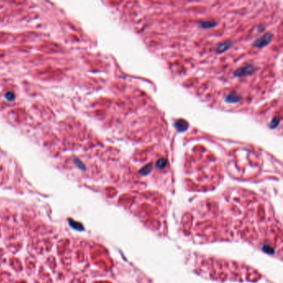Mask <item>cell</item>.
<instances>
[{
  "mask_svg": "<svg viewBox=\"0 0 283 283\" xmlns=\"http://www.w3.org/2000/svg\"><path fill=\"white\" fill-rule=\"evenodd\" d=\"M231 46V42H226L224 43H221L218 46V52H223L224 51H226L227 49H228Z\"/></svg>",
  "mask_w": 283,
  "mask_h": 283,
  "instance_id": "5",
  "label": "cell"
},
{
  "mask_svg": "<svg viewBox=\"0 0 283 283\" xmlns=\"http://www.w3.org/2000/svg\"><path fill=\"white\" fill-rule=\"evenodd\" d=\"M272 38V35L271 33H267L264 36L259 38L258 39H257L254 42V46L257 47H262L267 46L268 43L270 42V41Z\"/></svg>",
  "mask_w": 283,
  "mask_h": 283,
  "instance_id": "1",
  "label": "cell"
},
{
  "mask_svg": "<svg viewBox=\"0 0 283 283\" xmlns=\"http://www.w3.org/2000/svg\"><path fill=\"white\" fill-rule=\"evenodd\" d=\"M278 122H279V120L278 119H274L273 121H272V123L270 126H272V127H276V126L278 125Z\"/></svg>",
  "mask_w": 283,
  "mask_h": 283,
  "instance_id": "11",
  "label": "cell"
},
{
  "mask_svg": "<svg viewBox=\"0 0 283 283\" xmlns=\"http://www.w3.org/2000/svg\"><path fill=\"white\" fill-rule=\"evenodd\" d=\"M149 169H151V165H147V166H145L144 169H142V170L140 171V173H147L148 172H149Z\"/></svg>",
  "mask_w": 283,
  "mask_h": 283,
  "instance_id": "10",
  "label": "cell"
},
{
  "mask_svg": "<svg viewBox=\"0 0 283 283\" xmlns=\"http://www.w3.org/2000/svg\"><path fill=\"white\" fill-rule=\"evenodd\" d=\"M69 224L71 225V227H72L73 228L77 229V230H83V226L78 223V222H76V221L71 220V219H69Z\"/></svg>",
  "mask_w": 283,
  "mask_h": 283,
  "instance_id": "6",
  "label": "cell"
},
{
  "mask_svg": "<svg viewBox=\"0 0 283 283\" xmlns=\"http://www.w3.org/2000/svg\"><path fill=\"white\" fill-rule=\"evenodd\" d=\"M254 71H255V68L252 66H245V67L239 68L238 70H237L235 75L237 77H245V76H247V75L252 73Z\"/></svg>",
  "mask_w": 283,
  "mask_h": 283,
  "instance_id": "2",
  "label": "cell"
},
{
  "mask_svg": "<svg viewBox=\"0 0 283 283\" xmlns=\"http://www.w3.org/2000/svg\"><path fill=\"white\" fill-rule=\"evenodd\" d=\"M22 283H25V282H22Z\"/></svg>",
  "mask_w": 283,
  "mask_h": 283,
  "instance_id": "12",
  "label": "cell"
},
{
  "mask_svg": "<svg viewBox=\"0 0 283 283\" xmlns=\"http://www.w3.org/2000/svg\"><path fill=\"white\" fill-rule=\"evenodd\" d=\"M214 22H211V21H205V22H201L200 25L203 28H210V27H213L215 25Z\"/></svg>",
  "mask_w": 283,
  "mask_h": 283,
  "instance_id": "7",
  "label": "cell"
},
{
  "mask_svg": "<svg viewBox=\"0 0 283 283\" xmlns=\"http://www.w3.org/2000/svg\"><path fill=\"white\" fill-rule=\"evenodd\" d=\"M239 99H240V97L238 95L235 94H231L228 95L226 97V102L228 103H235L237 101H239Z\"/></svg>",
  "mask_w": 283,
  "mask_h": 283,
  "instance_id": "4",
  "label": "cell"
},
{
  "mask_svg": "<svg viewBox=\"0 0 283 283\" xmlns=\"http://www.w3.org/2000/svg\"><path fill=\"white\" fill-rule=\"evenodd\" d=\"M166 164H167L166 159H160L158 161L157 163H156V165H157L158 168L162 169V168H164L165 165H166Z\"/></svg>",
  "mask_w": 283,
  "mask_h": 283,
  "instance_id": "8",
  "label": "cell"
},
{
  "mask_svg": "<svg viewBox=\"0 0 283 283\" xmlns=\"http://www.w3.org/2000/svg\"><path fill=\"white\" fill-rule=\"evenodd\" d=\"M175 126L179 131H184L188 128V123L185 120H179L175 122Z\"/></svg>",
  "mask_w": 283,
  "mask_h": 283,
  "instance_id": "3",
  "label": "cell"
},
{
  "mask_svg": "<svg viewBox=\"0 0 283 283\" xmlns=\"http://www.w3.org/2000/svg\"><path fill=\"white\" fill-rule=\"evenodd\" d=\"M5 97L8 99V101L9 102H13L14 99H15V95H14L13 94L12 92H8V94H6V95H5Z\"/></svg>",
  "mask_w": 283,
  "mask_h": 283,
  "instance_id": "9",
  "label": "cell"
}]
</instances>
